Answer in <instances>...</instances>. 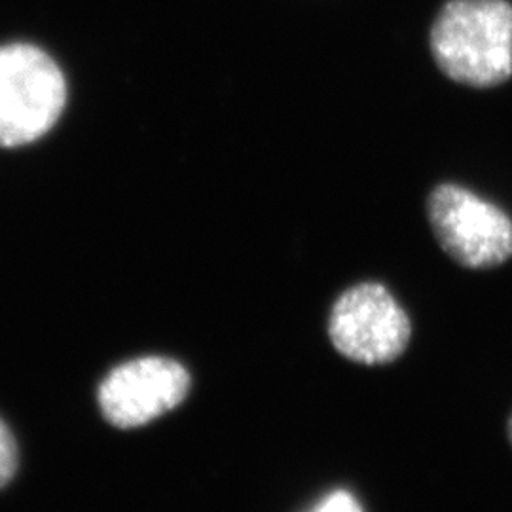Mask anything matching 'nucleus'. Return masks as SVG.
<instances>
[{"label":"nucleus","mask_w":512,"mask_h":512,"mask_svg":"<svg viewBox=\"0 0 512 512\" xmlns=\"http://www.w3.org/2000/svg\"><path fill=\"white\" fill-rule=\"evenodd\" d=\"M65 103L67 82L50 55L31 44L0 46V147L46 135Z\"/></svg>","instance_id":"f03ea898"},{"label":"nucleus","mask_w":512,"mask_h":512,"mask_svg":"<svg viewBox=\"0 0 512 512\" xmlns=\"http://www.w3.org/2000/svg\"><path fill=\"white\" fill-rule=\"evenodd\" d=\"M190 391V374L167 357H141L114 368L99 387L103 416L120 429L147 425L177 408Z\"/></svg>","instance_id":"39448f33"},{"label":"nucleus","mask_w":512,"mask_h":512,"mask_svg":"<svg viewBox=\"0 0 512 512\" xmlns=\"http://www.w3.org/2000/svg\"><path fill=\"white\" fill-rule=\"evenodd\" d=\"M427 217L442 251L467 270H492L512 256L511 217L467 188L437 186Z\"/></svg>","instance_id":"20e7f679"},{"label":"nucleus","mask_w":512,"mask_h":512,"mask_svg":"<svg viewBox=\"0 0 512 512\" xmlns=\"http://www.w3.org/2000/svg\"><path fill=\"white\" fill-rule=\"evenodd\" d=\"M507 439H509V444H511L512 448V414L509 416V420H507Z\"/></svg>","instance_id":"6e6552de"},{"label":"nucleus","mask_w":512,"mask_h":512,"mask_svg":"<svg viewBox=\"0 0 512 512\" xmlns=\"http://www.w3.org/2000/svg\"><path fill=\"white\" fill-rule=\"evenodd\" d=\"M334 349L353 363L384 366L401 359L412 340V319L393 293L376 281L349 287L329 317Z\"/></svg>","instance_id":"7ed1b4c3"},{"label":"nucleus","mask_w":512,"mask_h":512,"mask_svg":"<svg viewBox=\"0 0 512 512\" xmlns=\"http://www.w3.org/2000/svg\"><path fill=\"white\" fill-rule=\"evenodd\" d=\"M311 512H365L361 501L348 490H336L325 495Z\"/></svg>","instance_id":"0eeeda50"},{"label":"nucleus","mask_w":512,"mask_h":512,"mask_svg":"<svg viewBox=\"0 0 512 512\" xmlns=\"http://www.w3.org/2000/svg\"><path fill=\"white\" fill-rule=\"evenodd\" d=\"M440 71L459 84L494 88L512 76V4L450 0L431 29Z\"/></svg>","instance_id":"f257e3e1"},{"label":"nucleus","mask_w":512,"mask_h":512,"mask_svg":"<svg viewBox=\"0 0 512 512\" xmlns=\"http://www.w3.org/2000/svg\"><path fill=\"white\" fill-rule=\"evenodd\" d=\"M18 469V444L8 429V425L0 420V488H4Z\"/></svg>","instance_id":"423d86ee"}]
</instances>
